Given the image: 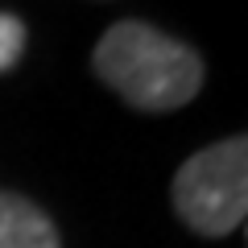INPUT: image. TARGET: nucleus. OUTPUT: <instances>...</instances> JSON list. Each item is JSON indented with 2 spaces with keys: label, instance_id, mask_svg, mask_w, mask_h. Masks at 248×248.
I'll use <instances>...</instances> for the list:
<instances>
[{
  "label": "nucleus",
  "instance_id": "1",
  "mask_svg": "<svg viewBox=\"0 0 248 248\" xmlns=\"http://www.w3.org/2000/svg\"><path fill=\"white\" fill-rule=\"evenodd\" d=\"M95 75L137 112L186 108L203 87V58L145 21H116L99 37Z\"/></svg>",
  "mask_w": 248,
  "mask_h": 248
},
{
  "label": "nucleus",
  "instance_id": "2",
  "mask_svg": "<svg viewBox=\"0 0 248 248\" xmlns=\"http://www.w3.org/2000/svg\"><path fill=\"white\" fill-rule=\"evenodd\" d=\"M174 211L199 236H232L248 223V133L215 141L174 174Z\"/></svg>",
  "mask_w": 248,
  "mask_h": 248
},
{
  "label": "nucleus",
  "instance_id": "3",
  "mask_svg": "<svg viewBox=\"0 0 248 248\" xmlns=\"http://www.w3.org/2000/svg\"><path fill=\"white\" fill-rule=\"evenodd\" d=\"M0 248H62L50 215L29 199L0 190Z\"/></svg>",
  "mask_w": 248,
  "mask_h": 248
},
{
  "label": "nucleus",
  "instance_id": "4",
  "mask_svg": "<svg viewBox=\"0 0 248 248\" xmlns=\"http://www.w3.org/2000/svg\"><path fill=\"white\" fill-rule=\"evenodd\" d=\"M21 54H25V25L13 13H0V75L13 71Z\"/></svg>",
  "mask_w": 248,
  "mask_h": 248
}]
</instances>
